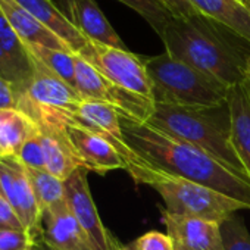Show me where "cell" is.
I'll use <instances>...</instances> for the list:
<instances>
[{"label": "cell", "instance_id": "cell-1", "mask_svg": "<svg viewBox=\"0 0 250 250\" xmlns=\"http://www.w3.org/2000/svg\"><path fill=\"white\" fill-rule=\"evenodd\" d=\"M159 37L169 56L229 88L249 78L250 43L202 14L172 18Z\"/></svg>", "mask_w": 250, "mask_h": 250}, {"label": "cell", "instance_id": "cell-2", "mask_svg": "<svg viewBox=\"0 0 250 250\" xmlns=\"http://www.w3.org/2000/svg\"><path fill=\"white\" fill-rule=\"evenodd\" d=\"M121 130L125 145L155 168L219 191L250 209V184L203 150L124 116Z\"/></svg>", "mask_w": 250, "mask_h": 250}, {"label": "cell", "instance_id": "cell-3", "mask_svg": "<svg viewBox=\"0 0 250 250\" xmlns=\"http://www.w3.org/2000/svg\"><path fill=\"white\" fill-rule=\"evenodd\" d=\"M146 124L203 150L250 184V178L232 146L228 102L215 107H180L155 103L153 115Z\"/></svg>", "mask_w": 250, "mask_h": 250}, {"label": "cell", "instance_id": "cell-4", "mask_svg": "<svg viewBox=\"0 0 250 250\" xmlns=\"http://www.w3.org/2000/svg\"><path fill=\"white\" fill-rule=\"evenodd\" d=\"M116 149L125 164V171L137 184H145L156 190L165 203L167 212L171 215L221 224L238 210L247 209L246 205L219 191L162 172L142 159L125 142H118Z\"/></svg>", "mask_w": 250, "mask_h": 250}, {"label": "cell", "instance_id": "cell-5", "mask_svg": "<svg viewBox=\"0 0 250 250\" xmlns=\"http://www.w3.org/2000/svg\"><path fill=\"white\" fill-rule=\"evenodd\" d=\"M153 102L180 107H215L228 102L229 87L174 59L167 52L145 58Z\"/></svg>", "mask_w": 250, "mask_h": 250}, {"label": "cell", "instance_id": "cell-6", "mask_svg": "<svg viewBox=\"0 0 250 250\" xmlns=\"http://www.w3.org/2000/svg\"><path fill=\"white\" fill-rule=\"evenodd\" d=\"M31 53V52H30ZM34 71L27 87L17 93L15 107L25 113L36 125L72 124V118L83 103L78 91L33 56Z\"/></svg>", "mask_w": 250, "mask_h": 250}, {"label": "cell", "instance_id": "cell-7", "mask_svg": "<svg viewBox=\"0 0 250 250\" xmlns=\"http://www.w3.org/2000/svg\"><path fill=\"white\" fill-rule=\"evenodd\" d=\"M75 90L83 100L102 102L113 106L121 116L146 124L155 110V102L125 90L103 77L91 63L75 53Z\"/></svg>", "mask_w": 250, "mask_h": 250}, {"label": "cell", "instance_id": "cell-8", "mask_svg": "<svg viewBox=\"0 0 250 250\" xmlns=\"http://www.w3.org/2000/svg\"><path fill=\"white\" fill-rule=\"evenodd\" d=\"M77 55L91 63L113 84L153 100L152 81L145 65V58L137 56L130 50L109 47L93 42H88Z\"/></svg>", "mask_w": 250, "mask_h": 250}, {"label": "cell", "instance_id": "cell-9", "mask_svg": "<svg viewBox=\"0 0 250 250\" xmlns=\"http://www.w3.org/2000/svg\"><path fill=\"white\" fill-rule=\"evenodd\" d=\"M0 193L11 203L34 244H37L42 238V212L28 171L18 158L0 159Z\"/></svg>", "mask_w": 250, "mask_h": 250}, {"label": "cell", "instance_id": "cell-10", "mask_svg": "<svg viewBox=\"0 0 250 250\" xmlns=\"http://www.w3.org/2000/svg\"><path fill=\"white\" fill-rule=\"evenodd\" d=\"M87 172L85 168H78L65 181V200L88 237L93 250H113L115 238L104 228L99 216L88 188Z\"/></svg>", "mask_w": 250, "mask_h": 250}, {"label": "cell", "instance_id": "cell-11", "mask_svg": "<svg viewBox=\"0 0 250 250\" xmlns=\"http://www.w3.org/2000/svg\"><path fill=\"white\" fill-rule=\"evenodd\" d=\"M65 128L87 171L104 175L115 169H125V164L113 143L115 139L77 124H68Z\"/></svg>", "mask_w": 250, "mask_h": 250}, {"label": "cell", "instance_id": "cell-12", "mask_svg": "<svg viewBox=\"0 0 250 250\" xmlns=\"http://www.w3.org/2000/svg\"><path fill=\"white\" fill-rule=\"evenodd\" d=\"M39 243L55 250H93L66 200L42 213V238Z\"/></svg>", "mask_w": 250, "mask_h": 250}, {"label": "cell", "instance_id": "cell-13", "mask_svg": "<svg viewBox=\"0 0 250 250\" xmlns=\"http://www.w3.org/2000/svg\"><path fill=\"white\" fill-rule=\"evenodd\" d=\"M33 71V55L0 11V78L11 83L15 93H20L27 87Z\"/></svg>", "mask_w": 250, "mask_h": 250}, {"label": "cell", "instance_id": "cell-14", "mask_svg": "<svg viewBox=\"0 0 250 250\" xmlns=\"http://www.w3.org/2000/svg\"><path fill=\"white\" fill-rule=\"evenodd\" d=\"M162 221L175 250H224L221 224L197 218H183L162 212Z\"/></svg>", "mask_w": 250, "mask_h": 250}, {"label": "cell", "instance_id": "cell-15", "mask_svg": "<svg viewBox=\"0 0 250 250\" xmlns=\"http://www.w3.org/2000/svg\"><path fill=\"white\" fill-rule=\"evenodd\" d=\"M40 130L46 171L62 181H66L78 168H84L77 155L65 127L58 125H37Z\"/></svg>", "mask_w": 250, "mask_h": 250}, {"label": "cell", "instance_id": "cell-16", "mask_svg": "<svg viewBox=\"0 0 250 250\" xmlns=\"http://www.w3.org/2000/svg\"><path fill=\"white\" fill-rule=\"evenodd\" d=\"M66 17L88 42L128 50L100 11L96 0H74L69 11L66 12Z\"/></svg>", "mask_w": 250, "mask_h": 250}, {"label": "cell", "instance_id": "cell-17", "mask_svg": "<svg viewBox=\"0 0 250 250\" xmlns=\"http://www.w3.org/2000/svg\"><path fill=\"white\" fill-rule=\"evenodd\" d=\"M0 11L3 12L5 18L8 20L14 31L20 36V39L25 44L30 46L36 44V46L72 52L63 40H61L46 25L37 21L31 14H28L22 6H20L15 0H0Z\"/></svg>", "mask_w": 250, "mask_h": 250}, {"label": "cell", "instance_id": "cell-18", "mask_svg": "<svg viewBox=\"0 0 250 250\" xmlns=\"http://www.w3.org/2000/svg\"><path fill=\"white\" fill-rule=\"evenodd\" d=\"M15 2L63 40L74 53H80L88 43V40L52 0H15Z\"/></svg>", "mask_w": 250, "mask_h": 250}, {"label": "cell", "instance_id": "cell-19", "mask_svg": "<svg viewBox=\"0 0 250 250\" xmlns=\"http://www.w3.org/2000/svg\"><path fill=\"white\" fill-rule=\"evenodd\" d=\"M228 106L232 146L250 178V87L247 81L229 88Z\"/></svg>", "mask_w": 250, "mask_h": 250}, {"label": "cell", "instance_id": "cell-20", "mask_svg": "<svg viewBox=\"0 0 250 250\" xmlns=\"http://www.w3.org/2000/svg\"><path fill=\"white\" fill-rule=\"evenodd\" d=\"M193 8L225 25L250 43V8L240 5L235 0H188Z\"/></svg>", "mask_w": 250, "mask_h": 250}, {"label": "cell", "instance_id": "cell-21", "mask_svg": "<svg viewBox=\"0 0 250 250\" xmlns=\"http://www.w3.org/2000/svg\"><path fill=\"white\" fill-rule=\"evenodd\" d=\"M37 131V125L20 109H0V159L17 158L27 139Z\"/></svg>", "mask_w": 250, "mask_h": 250}, {"label": "cell", "instance_id": "cell-22", "mask_svg": "<svg viewBox=\"0 0 250 250\" xmlns=\"http://www.w3.org/2000/svg\"><path fill=\"white\" fill-rule=\"evenodd\" d=\"M72 124L124 142L121 130V113L107 103L83 100L72 118Z\"/></svg>", "mask_w": 250, "mask_h": 250}, {"label": "cell", "instance_id": "cell-23", "mask_svg": "<svg viewBox=\"0 0 250 250\" xmlns=\"http://www.w3.org/2000/svg\"><path fill=\"white\" fill-rule=\"evenodd\" d=\"M27 171L42 213L65 200V181L46 169L27 168Z\"/></svg>", "mask_w": 250, "mask_h": 250}, {"label": "cell", "instance_id": "cell-24", "mask_svg": "<svg viewBox=\"0 0 250 250\" xmlns=\"http://www.w3.org/2000/svg\"><path fill=\"white\" fill-rule=\"evenodd\" d=\"M27 47L36 59L75 88V53L36 44H27Z\"/></svg>", "mask_w": 250, "mask_h": 250}, {"label": "cell", "instance_id": "cell-25", "mask_svg": "<svg viewBox=\"0 0 250 250\" xmlns=\"http://www.w3.org/2000/svg\"><path fill=\"white\" fill-rule=\"evenodd\" d=\"M118 2L136 11L158 33V36L164 33L165 27L174 18L159 0H118Z\"/></svg>", "mask_w": 250, "mask_h": 250}, {"label": "cell", "instance_id": "cell-26", "mask_svg": "<svg viewBox=\"0 0 250 250\" xmlns=\"http://www.w3.org/2000/svg\"><path fill=\"white\" fill-rule=\"evenodd\" d=\"M221 237L224 250H250V234L237 215L221 222Z\"/></svg>", "mask_w": 250, "mask_h": 250}, {"label": "cell", "instance_id": "cell-27", "mask_svg": "<svg viewBox=\"0 0 250 250\" xmlns=\"http://www.w3.org/2000/svg\"><path fill=\"white\" fill-rule=\"evenodd\" d=\"M20 162L31 169H46V162H44V152H43V145H42V137H40V130L33 134L27 142L22 145L18 156Z\"/></svg>", "mask_w": 250, "mask_h": 250}, {"label": "cell", "instance_id": "cell-28", "mask_svg": "<svg viewBox=\"0 0 250 250\" xmlns=\"http://www.w3.org/2000/svg\"><path fill=\"white\" fill-rule=\"evenodd\" d=\"M127 247L131 250H175L172 238L161 231H149Z\"/></svg>", "mask_w": 250, "mask_h": 250}, {"label": "cell", "instance_id": "cell-29", "mask_svg": "<svg viewBox=\"0 0 250 250\" xmlns=\"http://www.w3.org/2000/svg\"><path fill=\"white\" fill-rule=\"evenodd\" d=\"M34 246L33 238L22 229H0V250H28Z\"/></svg>", "mask_w": 250, "mask_h": 250}, {"label": "cell", "instance_id": "cell-30", "mask_svg": "<svg viewBox=\"0 0 250 250\" xmlns=\"http://www.w3.org/2000/svg\"><path fill=\"white\" fill-rule=\"evenodd\" d=\"M0 229H22L27 231L20 216L11 206V203L0 193Z\"/></svg>", "mask_w": 250, "mask_h": 250}, {"label": "cell", "instance_id": "cell-31", "mask_svg": "<svg viewBox=\"0 0 250 250\" xmlns=\"http://www.w3.org/2000/svg\"><path fill=\"white\" fill-rule=\"evenodd\" d=\"M159 2L174 15V18H184L199 14L188 0H159Z\"/></svg>", "mask_w": 250, "mask_h": 250}, {"label": "cell", "instance_id": "cell-32", "mask_svg": "<svg viewBox=\"0 0 250 250\" xmlns=\"http://www.w3.org/2000/svg\"><path fill=\"white\" fill-rule=\"evenodd\" d=\"M17 103V93L11 83L0 78V109L15 107Z\"/></svg>", "mask_w": 250, "mask_h": 250}, {"label": "cell", "instance_id": "cell-33", "mask_svg": "<svg viewBox=\"0 0 250 250\" xmlns=\"http://www.w3.org/2000/svg\"><path fill=\"white\" fill-rule=\"evenodd\" d=\"M72 2H74V0H59V5H61L62 12H63L65 15H66V12L69 11V8H71Z\"/></svg>", "mask_w": 250, "mask_h": 250}, {"label": "cell", "instance_id": "cell-34", "mask_svg": "<svg viewBox=\"0 0 250 250\" xmlns=\"http://www.w3.org/2000/svg\"><path fill=\"white\" fill-rule=\"evenodd\" d=\"M36 246H37V249H39V250H55V249H50L49 246L43 244V243H37Z\"/></svg>", "mask_w": 250, "mask_h": 250}, {"label": "cell", "instance_id": "cell-35", "mask_svg": "<svg viewBox=\"0 0 250 250\" xmlns=\"http://www.w3.org/2000/svg\"><path fill=\"white\" fill-rule=\"evenodd\" d=\"M116 250H131L130 247H125V246H122L121 243H118V240H116Z\"/></svg>", "mask_w": 250, "mask_h": 250}, {"label": "cell", "instance_id": "cell-36", "mask_svg": "<svg viewBox=\"0 0 250 250\" xmlns=\"http://www.w3.org/2000/svg\"><path fill=\"white\" fill-rule=\"evenodd\" d=\"M235 2H238L240 5H243V6H246V8H250V5H249V0H235Z\"/></svg>", "mask_w": 250, "mask_h": 250}, {"label": "cell", "instance_id": "cell-37", "mask_svg": "<svg viewBox=\"0 0 250 250\" xmlns=\"http://www.w3.org/2000/svg\"><path fill=\"white\" fill-rule=\"evenodd\" d=\"M247 75L250 77V58H249V62H247Z\"/></svg>", "mask_w": 250, "mask_h": 250}, {"label": "cell", "instance_id": "cell-38", "mask_svg": "<svg viewBox=\"0 0 250 250\" xmlns=\"http://www.w3.org/2000/svg\"><path fill=\"white\" fill-rule=\"evenodd\" d=\"M28 250H39V249H37V246H36V244H34V246H33V247H30V249H28Z\"/></svg>", "mask_w": 250, "mask_h": 250}, {"label": "cell", "instance_id": "cell-39", "mask_svg": "<svg viewBox=\"0 0 250 250\" xmlns=\"http://www.w3.org/2000/svg\"><path fill=\"white\" fill-rule=\"evenodd\" d=\"M113 250H116V238H115V244H113Z\"/></svg>", "mask_w": 250, "mask_h": 250}, {"label": "cell", "instance_id": "cell-40", "mask_svg": "<svg viewBox=\"0 0 250 250\" xmlns=\"http://www.w3.org/2000/svg\"><path fill=\"white\" fill-rule=\"evenodd\" d=\"M247 84H249V87H250V77L247 78Z\"/></svg>", "mask_w": 250, "mask_h": 250}, {"label": "cell", "instance_id": "cell-41", "mask_svg": "<svg viewBox=\"0 0 250 250\" xmlns=\"http://www.w3.org/2000/svg\"><path fill=\"white\" fill-rule=\"evenodd\" d=\"M249 5H250V0H249Z\"/></svg>", "mask_w": 250, "mask_h": 250}]
</instances>
